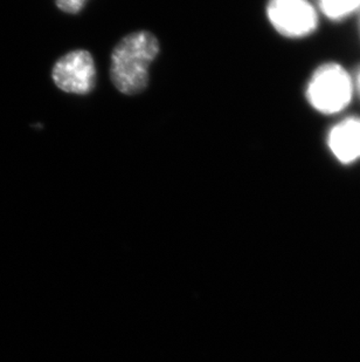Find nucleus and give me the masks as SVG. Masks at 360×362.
Wrapping results in <instances>:
<instances>
[{
    "instance_id": "2",
    "label": "nucleus",
    "mask_w": 360,
    "mask_h": 362,
    "mask_svg": "<svg viewBox=\"0 0 360 362\" xmlns=\"http://www.w3.org/2000/svg\"><path fill=\"white\" fill-rule=\"evenodd\" d=\"M160 41L148 31L126 35L116 45L112 55L110 78L126 95L143 92L149 83V69L160 54Z\"/></svg>"
},
{
    "instance_id": "9",
    "label": "nucleus",
    "mask_w": 360,
    "mask_h": 362,
    "mask_svg": "<svg viewBox=\"0 0 360 362\" xmlns=\"http://www.w3.org/2000/svg\"><path fill=\"white\" fill-rule=\"evenodd\" d=\"M359 33H360V26H359Z\"/></svg>"
},
{
    "instance_id": "8",
    "label": "nucleus",
    "mask_w": 360,
    "mask_h": 362,
    "mask_svg": "<svg viewBox=\"0 0 360 362\" xmlns=\"http://www.w3.org/2000/svg\"><path fill=\"white\" fill-rule=\"evenodd\" d=\"M354 88H356V98L360 100V67L357 72L354 73Z\"/></svg>"
},
{
    "instance_id": "3",
    "label": "nucleus",
    "mask_w": 360,
    "mask_h": 362,
    "mask_svg": "<svg viewBox=\"0 0 360 362\" xmlns=\"http://www.w3.org/2000/svg\"><path fill=\"white\" fill-rule=\"evenodd\" d=\"M265 18L280 37L292 41L311 38L323 21L313 0H268Z\"/></svg>"
},
{
    "instance_id": "1",
    "label": "nucleus",
    "mask_w": 360,
    "mask_h": 362,
    "mask_svg": "<svg viewBox=\"0 0 360 362\" xmlns=\"http://www.w3.org/2000/svg\"><path fill=\"white\" fill-rule=\"evenodd\" d=\"M303 94L310 110L318 115L343 117L356 99L354 73L340 62H322L306 79Z\"/></svg>"
},
{
    "instance_id": "7",
    "label": "nucleus",
    "mask_w": 360,
    "mask_h": 362,
    "mask_svg": "<svg viewBox=\"0 0 360 362\" xmlns=\"http://www.w3.org/2000/svg\"><path fill=\"white\" fill-rule=\"evenodd\" d=\"M87 1L88 0H55V4L65 13L78 14L83 10Z\"/></svg>"
},
{
    "instance_id": "4",
    "label": "nucleus",
    "mask_w": 360,
    "mask_h": 362,
    "mask_svg": "<svg viewBox=\"0 0 360 362\" xmlns=\"http://www.w3.org/2000/svg\"><path fill=\"white\" fill-rule=\"evenodd\" d=\"M58 88L71 94L85 95L95 88L96 67L92 55L85 49L69 52L52 69Z\"/></svg>"
},
{
    "instance_id": "5",
    "label": "nucleus",
    "mask_w": 360,
    "mask_h": 362,
    "mask_svg": "<svg viewBox=\"0 0 360 362\" xmlns=\"http://www.w3.org/2000/svg\"><path fill=\"white\" fill-rule=\"evenodd\" d=\"M325 147L333 161L342 167L360 163V115H343L328 128Z\"/></svg>"
},
{
    "instance_id": "6",
    "label": "nucleus",
    "mask_w": 360,
    "mask_h": 362,
    "mask_svg": "<svg viewBox=\"0 0 360 362\" xmlns=\"http://www.w3.org/2000/svg\"><path fill=\"white\" fill-rule=\"evenodd\" d=\"M322 19L340 24L360 13V0H313Z\"/></svg>"
}]
</instances>
